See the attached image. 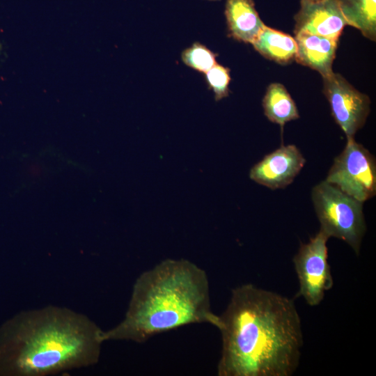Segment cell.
Returning a JSON list of instances; mask_svg holds the SVG:
<instances>
[{"instance_id":"6","label":"cell","mask_w":376,"mask_h":376,"mask_svg":"<svg viewBox=\"0 0 376 376\" xmlns=\"http://www.w3.org/2000/svg\"><path fill=\"white\" fill-rule=\"evenodd\" d=\"M329 238L328 235L320 229L308 242L300 245L293 258L299 285L298 295L311 306H318L325 292L334 285L328 263L327 243Z\"/></svg>"},{"instance_id":"17","label":"cell","mask_w":376,"mask_h":376,"mask_svg":"<svg viewBox=\"0 0 376 376\" xmlns=\"http://www.w3.org/2000/svg\"><path fill=\"white\" fill-rule=\"evenodd\" d=\"M209 1H219V0H209Z\"/></svg>"},{"instance_id":"13","label":"cell","mask_w":376,"mask_h":376,"mask_svg":"<svg viewBox=\"0 0 376 376\" xmlns=\"http://www.w3.org/2000/svg\"><path fill=\"white\" fill-rule=\"evenodd\" d=\"M262 105L267 118L281 127L286 123L299 118L295 102L285 87L280 83H272L268 86Z\"/></svg>"},{"instance_id":"1","label":"cell","mask_w":376,"mask_h":376,"mask_svg":"<svg viewBox=\"0 0 376 376\" xmlns=\"http://www.w3.org/2000/svg\"><path fill=\"white\" fill-rule=\"evenodd\" d=\"M219 316V376H290L295 372L303 334L292 299L243 284L232 290Z\"/></svg>"},{"instance_id":"15","label":"cell","mask_w":376,"mask_h":376,"mask_svg":"<svg viewBox=\"0 0 376 376\" xmlns=\"http://www.w3.org/2000/svg\"><path fill=\"white\" fill-rule=\"evenodd\" d=\"M216 56L206 46L196 42L182 52L181 59L186 65L205 73L217 63Z\"/></svg>"},{"instance_id":"8","label":"cell","mask_w":376,"mask_h":376,"mask_svg":"<svg viewBox=\"0 0 376 376\" xmlns=\"http://www.w3.org/2000/svg\"><path fill=\"white\" fill-rule=\"evenodd\" d=\"M305 163L306 159L295 145H281L256 164L249 177L270 189H284L293 182Z\"/></svg>"},{"instance_id":"7","label":"cell","mask_w":376,"mask_h":376,"mask_svg":"<svg viewBox=\"0 0 376 376\" xmlns=\"http://www.w3.org/2000/svg\"><path fill=\"white\" fill-rule=\"evenodd\" d=\"M323 93L332 116L347 137H354L364 125L370 113V100L350 84L341 75L322 77Z\"/></svg>"},{"instance_id":"14","label":"cell","mask_w":376,"mask_h":376,"mask_svg":"<svg viewBox=\"0 0 376 376\" xmlns=\"http://www.w3.org/2000/svg\"><path fill=\"white\" fill-rule=\"evenodd\" d=\"M349 26L359 29L366 38L376 40V0H338Z\"/></svg>"},{"instance_id":"4","label":"cell","mask_w":376,"mask_h":376,"mask_svg":"<svg viewBox=\"0 0 376 376\" xmlns=\"http://www.w3.org/2000/svg\"><path fill=\"white\" fill-rule=\"evenodd\" d=\"M311 198L320 228L329 237L346 242L359 254L366 224L362 202L326 180L315 185Z\"/></svg>"},{"instance_id":"11","label":"cell","mask_w":376,"mask_h":376,"mask_svg":"<svg viewBox=\"0 0 376 376\" xmlns=\"http://www.w3.org/2000/svg\"><path fill=\"white\" fill-rule=\"evenodd\" d=\"M225 15L229 36L246 43H252L265 25L253 0H226Z\"/></svg>"},{"instance_id":"9","label":"cell","mask_w":376,"mask_h":376,"mask_svg":"<svg viewBox=\"0 0 376 376\" xmlns=\"http://www.w3.org/2000/svg\"><path fill=\"white\" fill-rule=\"evenodd\" d=\"M295 21V34L304 32L334 39H339L348 25L338 0H300Z\"/></svg>"},{"instance_id":"2","label":"cell","mask_w":376,"mask_h":376,"mask_svg":"<svg viewBox=\"0 0 376 376\" xmlns=\"http://www.w3.org/2000/svg\"><path fill=\"white\" fill-rule=\"evenodd\" d=\"M102 332L67 307L21 311L0 327V375L48 376L92 366L100 359Z\"/></svg>"},{"instance_id":"16","label":"cell","mask_w":376,"mask_h":376,"mask_svg":"<svg viewBox=\"0 0 376 376\" xmlns=\"http://www.w3.org/2000/svg\"><path fill=\"white\" fill-rule=\"evenodd\" d=\"M205 74L207 84L212 90L216 101L228 96L230 76L228 68L216 63Z\"/></svg>"},{"instance_id":"5","label":"cell","mask_w":376,"mask_h":376,"mask_svg":"<svg viewBox=\"0 0 376 376\" xmlns=\"http://www.w3.org/2000/svg\"><path fill=\"white\" fill-rule=\"evenodd\" d=\"M325 180L363 203L376 194L375 158L354 137H347L345 146L334 159Z\"/></svg>"},{"instance_id":"12","label":"cell","mask_w":376,"mask_h":376,"mask_svg":"<svg viewBox=\"0 0 376 376\" xmlns=\"http://www.w3.org/2000/svg\"><path fill=\"white\" fill-rule=\"evenodd\" d=\"M251 44L263 56L282 65L294 60L297 51L295 38L266 25Z\"/></svg>"},{"instance_id":"3","label":"cell","mask_w":376,"mask_h":376,"mask_svg":"<svg viewBox=\"0 0 376 376\" xmlns=\"http://www.w3.org/2000/svg\"><path fill=\"white\" fill-rule=\"evenodd\" d=\"M210 324L218 329L220 316L211 309L205 272L185 259H166L136 279L124 318L103 331L102 339L137 343L191 324Z\"/></svg>"},{"instance_id":"10","label":"cell","mask_w":376,"mask_h":376,"mask_svg":"<svg viewBox=\"0 0 376 376\" xmlns=\"http://www.w3.org/2000/svg\"><path fill=\"white\" fill-rule=\"evenodd\" d=\"M295 35L297 51L295 60L318 72L322 77L334 72L332 65L339 39L300 32Z\"/></svg>"},{"instance_id":"18","label":"cell","mask_w":376,"mask_h":376,"mask_svg":"<svg viewBox=\"0 0 376 376\" xmlns=\"http://www.w3.org/2000/svg\"><path fill=\"white\" fill-rule=\"evenodd\" d=\"M313 1H318V0H313Z\"/></svg>"}]
</instances>
